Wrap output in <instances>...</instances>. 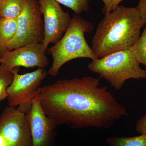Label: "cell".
Returning a JSON list of instances; mask_svg holds the SVG:
<instances>
[{"label": "cell", "mask_w": 146, "mask_h": 146, "mask_svg": "<svg viewBox=\"0 0 146 146\" xmlns=\"http://www.w3.org/2000/svg\"><path fill=\"white\" fill-rule=\"evenodd\" d=\"M106 142L110 146H146V135L133 137H112L106 138Z\"/></svg>", "instance_id": "13"}, {"label": "cell", "mask_w": 146, "mask_h": 146, "mask_svg": "<svg viewBox=\"0 0 146 146\" xmlns=\"http://www.w3.org/2000/svg\"><path fill=\"white\" fill-rule=\"evenodd\" d=\"M136 129L138 133L146 135V114L136 123Z\"/></svg>", "instance_id": "18"}, {"label": "cell", "mask_w": 146, "mask_h": 146, "mask_svg": "<svg viewBox=\"0 0 146 146\" xmlns=\"http://www.w3.org/2000/svg\"><path fill=\"white\" fill-rule=\"evenodd\" d=\"M44 18V37L42 44L47 50L50 44L58 42L67 30L71 20L56 0H38Z\"/></svg>", "instance_id": "8"}, {"label": "cell", "mask_w": 146, "mask_h": 146, "mask_svg": "<svg viewBox=\"0 0 146 146\" xmlns=\"http://www.w3.org/2000/svg\"><path fill=\"white\" fill-rule=\"evenodd\" d=\"M45 114L56 125L80 129H107L124 116L126 109L100 79L91 76L60 80L39 89Z\"/></svg>", "instance_id": "1"}, {"label": "cell", "mask_w": 146, "mask_h": 146, "mask_svg": "<svg viewBox=\"0 0 146 146\" xmlns=\"http://www.w3.org/2000/svg\"><path fill=\"white\" fill-rule=\"evenodd\" d=\"M1 55H0V60H1Z\"/></svg>", "instance_id": "22"}, {"label": "cell", "mask_w": 146, "mask_h": 146, "mask_svg": "<svg viewBox=\"0 0 146 146\" xmlns=\"http://www.w3.org/2000/svg\"><path fill=\"white\" fill-rule=\"evenodd\" d=\"M17 28V19L0 18V39L5 47L14 38Z\"/></svg>", "instance_id": "12"}, {"label": "cell", "mask_w": 146, "mask_h": 146, "mask_svg": "<svg viewBox=\"0 0 146 146\" xmlns=\"http://www.w3.org/2000/svg\"><path fill=\"white\" fill-rule=\"evenodd\" d=\"M42 16L38 0H27L17 18L18 28L16 35L5 46L7 50L33 43H42L44 27Z\"/></svg>", "instance_id": "6"}, {"label": "cell", "mask_w": 146, "mask_h": 146, "mask_svg": "<svg viewBox=\"0 0 146 146\" xmlns=\"http://www.w3.org/2000/svg\"><path fill=\"white\" fill-rule=\"evenodd\" d=\"M8 50H7L6 49L5 46L1 42V39H0V55H1V57Z\"/></svg>", "instance_id": "20"}, {"label": "cell", "mask_w": 146, "mask_h": 146, "mask_svg": "<svg viewBox=\"0 0 146 146\" xmlns=\"http://www.w3.org/2000/svg\"><path fill=\"white\" fill-rule=\"evenodd\" d=\"M26 114L33 146H52L57 125L45 114L40 103L39 90L33 100L31 108Z\"/></svg>", "instance_id": "9"}, {"label": "cell", "mask_w": 146, "mask_h": 146, "mask_svg": "<svg viewBox=\"0 0 146 146\" xmlns=\"http://www.w3.org/2000/svg\"><path fill=\"white\" fill-rule=\"evenodd\" d=\"M0 134L7 146H33L26 114L8 106L0 117Z\"/></svg>", "instance_id": "7"}, {"label": "cell", "mask_w": 146, "mask_h": 146, "mask_svg": "<svg viewBox=\"0 0 146 146\" xmlns=\"http://www.w3.org/2000/svg\"><path fill=\"white\" fill-rule=\"evenodd\" d=\"M129 49L138 63L146 68V27L141 36Z\"/></svg>", "instance_id": "14"}, {"label": "cell", "mask_w": 146, "mask_h": 146, "mask_svg": "<svg viewBox=\"0 0 146 146\" xmlns=\"http://www.w3.org/2000/svg\"><path fill=\"white\" fill-rule=\"evenodd\" d=\"M46 52L42 43H33L7 51L1 57L0 64L10 70L19 67L45 69L49 65Z\"/></svg>", "instance_id": "10"}, {"label": "cell", "mask_w": 146, "mask_h": 146, "mask_svg": "<svg viewBox=\"0 0 146 146\" xmlns=\"http://www.w3.org/2000/svg\"><path fill=\"white\" fill-rule=\"evenodd\" d=\"M18 68L12 70L13 79L7 89L8 106L17 108L18 111L26 114L29 111L33 99L46 78L48 72L38 68L31 72L21 74Z\"/></svg>", "instance_id": "5"}, {"label": "cell", "mask_w": 146, "mask_h": 146, "mask_svg": "<svg viewBox=\"0 0 146 146\" xmlns=\"http://www.w3.org/2000/svg\"><path fill=\"white\" fill-rule=\"evenodd\" d=\"M124 0H102L104 4L103 8V13L105 15L110 13L117 8L120 3Z\"/></svg>", "instance_id": "17"}, {"label": "cell", "mask_w": 146, "mask_h": 146, "mask_svg": "<svg viewBox=\"0 0 146 146\" xmlns=\"http://www.w3.org/2000/svg\"><path fill=\"white\" fill-rule=\"evenodd\" d=\"M0 146H7L5 139L0 134Z\"/></svg>", "instance_id": "21"}, {"label": "cell", "mask_w": 146, "mask_h": 146, "mask_svg": "<svg viewBox=\"0 0 146 146\" xmlns=\"http://www.w3.org/2000/svg\"></svg>", "instance_id": "23"}, {"label": "cell", "mask_w": 146, "mask_h": 146, "mask_svg": "<svg viewBox=\"0 0 146 146\" xmlns=\"http://www.w3.org/2000/svg\"><path fill=\"white\" fill-rule=\"evenodd\" d=\"M87 67L116 90L121 89L127 80L146 78V71L141 69L130 49L118 51L92 60Z\"/></svg>", "instance_id": "4"}, {"label": "cell", "mask_w": 146, "mask_h": 146, "mask_svg": "<svg viewBox=\"0 0 146 146\" xmlns=\"http://www.w3.org/2000/svg\"><path fill=\"white\" fill-rule=\"evenodd\" d=\"M58 3L72 10L76 14L87 12L90 0H56Z\"/></svg>", "instance_id": "16"}, {"label": "cell", "mask_w": 146, "mask_h": 146, "mask_svg": "<svg viewBox=\"0 0 146 146\" xmlns=\"http://www.w3.org/2000/svg\"><path fill=\"white\" fill-rule=\"evenodd\" d=\"M144 25L136 7L119 6L105 15L98 25L91 49L98 58L129 49L140 36Z\"/></svg>", "instance_id": "2"}, {"label": "cell", "mask_w": 146, "mask_h": 146, "mask_svg": "<svg viewBox=\"0 0 146 146\" xmlns=\"http://www.w3.org/2000/svg\"><path fill=\"white\" fill-rule=\"evenodd\" d=\"M94 27L92 23L81 16L77 15L72 17L61 39L47 49L53 58L52 65L48 71V75L56 76L60 68L73 59L98 58L93 52L85 37V34L91 32Z\"/></svg>", "instance_id": "3"}, {"label": "cell", "mask_w": 146, "mask_h": 146, "mask_svg": "<svg viewBox=\"0 0 146 146\" xmlns=\"http://www.w3.org/2000/svg\"><path fill=\"white\" fill-rule=\"evenodd\" d=\"M136 8L139 11L145 25L146 23V0H139Z\"/></svg>", "instance_id": "19"}, {"label": "cell", "mask_w": 146, "mask_h": 146, "mask_svg": "<svg viewBox=\"0 0 146 146\" xmlns=\"http://www.w3.org/2000/svg\"><path fill=\"white\" fill-rule=\"evenodd\" d=\"M27 0H0V18L17 19Z\"/></svg>", "instance_id": "11"}, {"label": "cell", "mask_w": 146, "mask_h": 146, "mask_svg": "<svg viewBox=\"0 0 146 146\" xmlns=\"http://www.w3.org/2000/svg\"><path fill=\"white\" fill-rule=\"evenodd\" d=\"M13 79L12 70L0 64V102L8 97L7 89Z\"/></svg>", "instance_id": "15"}]
</instances>
